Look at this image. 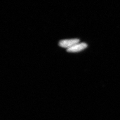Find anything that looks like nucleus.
<instances>
[{"instance_id":"f257e3e1","label":"nucleus","mask_w":120,"mask_h":120,"mask_svg":"<svg viewBox=\"0 0 120 120\" xmlns=\"http://www.w3.org/2000/svg\"><path fill=\"white\" fill-rule=\"evenodd\" d=\"M80 40L78 39L62 40L59 42V45L62 48L67 49L71 48L74 45L79 43Z\"/></svg>"},{"instance_id":"f03ea898","label":"nucleus","mask_w":120,"mask_h":120,"mask_svg":"<svg viewBox=\"0 0 120 120\" xmlns=\"http://www.w3.org/2000/svg\"><path fill=\"white\" fill-rule=\"evenodd\" d=\"M87 47V45L85 43H78L74 45L71 48L67 49V52L71 53H77L82 51Z\"/></svg>"}]
</instances>
